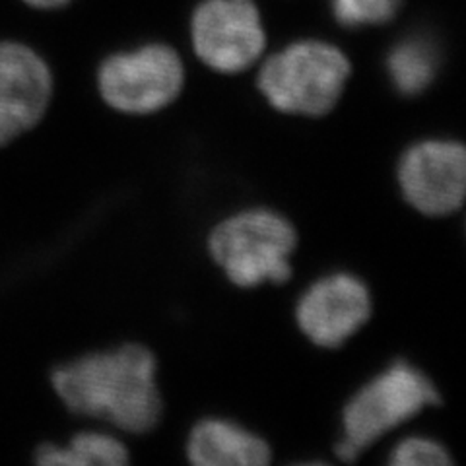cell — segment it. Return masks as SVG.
I'll use <instances>...</instances> for the list:
<instances>
[{
  "instance_id": "obj_1",
  "label": "cell",
  "mask_w": 466,
  "mask_h": 466,
  "mask_svg": "<svg viewBox=\"0 0 466 466\" xmlns=\"http://www.w3.org/2000/svg\"><path fill=\"white\" fill-rule=\"evenodd\" d=\"M154 375L156 361L148 350L127 344L61 368L53 375V385L72 412L144 433L157 424L162 412Z\"/></svg>"
},
{
  "instance_id": "obj_2",
  "label": "cell",
  "mask_w": 466,
  "mask_h": 466,
  "mask_svg": "<svg viewBox=\"0 0 466 466\" xmlns=\"http://www.w3.org/2000/svg\"><path fill=\"white\" fill-rule=\"evenodd\" d=\"M348 58L320 41H301L268 58L258 86L270 104L286 113L325 115L342 96Z\"/></svg>"
},
{
  "instance_id": "obj_3",
  "label": "cell",
  "mask_w": 466,
  "mask_h": 466,
  "mask_svg": "<svg viewBox=\"0 0 466 466\" xmlns=\"http://www.w3.org/2000/svg\"><path fill=\"white\" fill-rule=\"evenodd\" d=\"M296 241L294 228L282 216L251 210L218 226L210 238V251L231 282L251 288L289 279V255Z\"/></svg>"
},
{
  "instance_id": "obj_4",
  "label": "cell",
  "mask_w": 466,
  "mask_h": 466,
  "mask_svg": "<svg viewBox=\"0 0 466 466\" xmlns=\"http://www.w3.org/2000/svg\"><path fill=\"white\" fill-rule=\"evenodd\" d=\"M440 402L435 387L408 363H395L390 370L363 387L344 410V440L337 453L342 461H354L363 449L385 431L397 428L421 408Z\"/></svg>"
},
{
  "instance_id": "obj_5",
  "label": "cell",
  "mask_w": 466,
  "mask_h": 466,
  "mask_svg": "<svg viewBox=\"0 0 466 466\" xmlns=\"http://www.w3.org/2000/svg\"><path fill=\"white\" fill-rule=\"evenodd\" d=\"M183 86L179 56L166 46H146L109 56L99 68V90L125 113H152L177 97Z\"/></svg>"
},
{
  "instance_id": "obj_6",
  "label": "cell",
  "mask_w": 466,
  "mask_h": 466,
  "mask_svg": "<svg viewBox=\"0 0 466 466\" xmlns=\"http://www.w3.org/2000/svg\"><path fill=\"white\" fill-rule=\"evenodd\" d=\"M195 51L208 66L239 72L265 49V29L253 0H207L193 16Z\"/></svg>"
},
{
  "instance_id": "obj_7",
  "label": "cell",
  "mask_w": 466,
  "mask_h": 466,
  "mask_svg": "<svg viewBox=\"0 0 466 466\" xmlns=\"http://www.w3.org/2000/svg\"><path fill=\"white\" fill-rule=\"evenodd\" d=\"M400 187L420 212L443 216L464 200L466 156L457 142L430 140L408 150L400 164Z\"/></svg>"
},
{
  "instance_id": "obj_8",
  "label": "cell",
  "mask_w": 466,
  "mask_h": 466,
  "mask_svg": "<svg viewBox=\"0 0 466 466\" xmlns=\"http://www.w3.org/2000/svg\"><path fill=\"white\" fill-rule=\"evenodd\" d=\"M371 315L370 291L360 279L334 274L319 280L298 305V323L325 348L344 344Z\"/></svg>"
},
{
  "instance_id": "obj_9",
  "label": "cell",
  "mask_w": 466,
  "mask_h": 466,
  "mask_svg": "<svg viewBox=\"0 0 466 466\" xmlns=\"http://www.w3.org/2000/svg\"><path fill=\"white\" fill-rule=\"evenodd\" d=\"M49 97L51 75L43 58L18 43H0V144L32 128Z\"/></svg>"
},
{
  "instance_id": "obj_10",
  "label": "cell",
  "mask_w": 466,
  "mask_h": 466,
  "mask_svg": "<svg viewBox=\"0 0 466 466\" xmlns=\"http://www.w3.org/2000/svg\"><path fill=\"white\" fill-rule=\"evenodd\" d=\"M188 459L200 466H262L270 461V449L231 421L204 420L188 440Z\"/></svg>"
},
{
  "instance_id": "obj_11",
  "label": "cell",
  "mask_w": 466,
  "mask_h": 466,
  "mask_svg": "<svg viewBox=\"0 0 466 466\" xmlns=\"http://www.w3.org/2000/svg\"><path fill=\"white\" fill-rule=\"evenodd\" d=\"M440 66V47L428 35H412L402 39L390 51L387 68L397 90L406 96L424 92L433 82Z\"/></svg>"
},
{
  "instance_id": "obj_12",
  "label": "cell",
  "mask_w": 466,
  "mask_h": 466,
  "mask_svg": "<svg viewBox=\"0 0 466 466\" xmlns=\"http://www.w3.org/2000/svg\"><path fill=\"white\" fill-rule=\"evenodd\" d=\"M127 459V449L101 433L76 435L68 447L47 445L37 455V461L47 466H121Z\"/></svg>"
},
{
  "instance_id": "obj_13",
  "label": "cell",
  "mask_w": 466,
  "mask_h": 466,
  "mask_svg": "<svg viewBox=\"0 0 466 466\" xmlns=\"http://www.w3.org/2000/svg\"><path fill=\"white\" fill-rule=\"evenodd\" d=\"M400 0H330L334 18L346 27L377 25L395 18Z\"/></svg>"
},
{
  "instance_id": "obj_14",
  "label": "cell",
  "mask_w": 466,
  "mask_h": 466,
  "mask_svg": "<svg viewBox=\"0 0 466 466\" xmlns=\"http://www.w3.org/2000/svg\"><path fill=\"white\" fill-rule=\"evenodd\" d=\"M449 462L451 457L441 445L420 437L402 441L390 457V464L395 466H441Z\"/></svg>"
},
{
  "instance_id": "obj_15",
  "label": "cell",
  "mask_w": 466,
  "mask_h": 466,
  "mask_svg": "<svg viewBox=\"0 0 466 466\" xmlns=\"http://www.w3.org/2000/svg\"><path fill=\"white\" fill-rule=\"evenodd\" d=\"M25 3L35 6V8H58V6L70 3V0H25Z\"/></svg>"
}]
</instances>
